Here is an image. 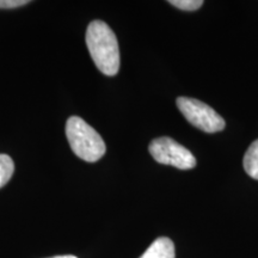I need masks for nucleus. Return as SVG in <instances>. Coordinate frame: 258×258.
Masks as SVG:
<instances>
[{
    "mask_svg": "<svg viewBox=\"0 0 258 258\" xmlns=\"http://www.w3.org/2000/svg\"><path fill=\"white\" fill-rule=\"evenodd\" d=\"M50 258H77L76 256H72V254H63V256H55Z\"/></svg>",
    "mask_w": 258,
    "mask_h": 258,
    "instance_id": "obj_10",
    "label": "nucleus"
},
{
    "mask_svg": "<svg viewBox=\"0 0 258 258\" xmlns=\"http://www.w3.org/2000/svg\"><path fill=\"white\" fill-rule=\"evenodd\" d=\"M66 137L74 154L89 163L99 160L106 152L101 135L78 116H72L67 120Z\"/></svg>",
    "mask_w": 258,
    "mask_h": 258,
    "instance_id": "obj_2",
    "label": "nucleus"
},
{
    "mask_svg": "<svg viewBox=\"0 0 258 258\" xmlns=\"http://www.w3.org/2000/svg\"><path fill=\"white\" fill-rule=\"evenodd\" d=\"M15 171V164L11 157L6 154H0V188L11 179Z\"/></svg>",
    "mask_w": 258,
    "mask_h": 258,
    "instance_id": "obj_7",
    "label": "nucleus"
},
{
    "mask_svg": "<svg viewBox=\"0 0 258 258\" xmlns=\"http://www.w3.org/2000/svg\"><path fill=\"white\" fill-rule=\"evenodd\" d=\"M169 4L183 11H196L203 5L202 0H170Z\"/></svg>",
    "mask_w": 258,
    "mask_h": 258,
    "instance_id": "obj_8",
    "label": "nucleus"
},
{
    "mask_svg": "<svg viewBox=\"0 0 258 258\" xmlns=\"http://www.w3.org/2000/svg\"><path fill=\"white\" fill-rule=\"evenodd\" d=\"M243 164L245 172L251 178L258 180V139L247 148L246 153L244 156Z\"/></svg>",
    "mask_w": 258,
    "mask_h": 258,
    "instance_id": "obj_6",
    "label": "nucleus"
},
{
    "mask_svg": "<svg viewBox=\"0 0 258 258\" xmlns=\"http://www.w3.org/2000/svg\"><path fill=\"white\" fill-rule=\"evenodd\" d=\"M86 46L97 69L105 76H116L120 70V48L108 24L93 21L86 30Z\"/></svg>",
    "mask_w": 258,
    "mask_h": 258,
    "instance_id": "obj_1",
    "label": "nucleus"
},
{
    "mask_svg": "<svg viewBox=\"0 0 258 258\" xmlns=\"http://www.w3.org/2000/svg\"><path fill=\"white\" fill-rule=\"evenodd\" d=\"M177 106L189 123L202 132L218 133L224 131L225 120L206 103L189 97H179L177 98Z\"/></svg>",
    "mask_w": 258,
    "mask_h": 258,
    "instance_id": "obj_3",
    "label": "nucleus"
},
{
    "mask_svg": "<svg viewBox=\"0 0 258 258\" xmlns=\"http://www.w3.org/2000/svg\"><path fill=\"white\" fill-rule=\"evenodd\" d=\"M150 153L158 163L171 165L180 170L196 166V159L188 148L171 138H157L150 144Z\"/></svg>",
    "mask_w": 258,
    "mask_h": 258,
    "instance_id": "obj_4",
    "label": "nucleus"
},
{
    "mask_svg": "<svg viewBox=\"0 0 258 258\" xmlns=\"http://www.w3.org/2000/svg\"><path fill=\"white\" fill-rule=\"evenodd\" d=\"M175 244L170 238L160 237L150 245L140 258H175Z\"/></svg>",
    "mask_w": 258,
    "mask_h": 258,
    "instance_id": "obj_5",
    "label": "nucleus"
},
{
    "mask_svg": "<svg viewBox=\"0 0 258 258\" xmlns=\"http://www.w3.org/2000/svg\"><path fill=\"white\" fill-rule=\"evenodd\" d=\"M30 2L28 0H0V9H16L24 6Z\"/></svg>",
    "mask_w": 258,
    "mask_h": 258,
    "instance_id": "obj_9",
    "label": "nucleus"
}]
</instances>
